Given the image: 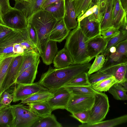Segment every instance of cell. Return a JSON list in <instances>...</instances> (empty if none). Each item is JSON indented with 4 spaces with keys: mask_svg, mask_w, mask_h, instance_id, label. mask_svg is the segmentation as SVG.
<instances>
[{
    "mask_svg": "<svg viewBox=\"0 0 127 127\" xmlns=\"http://www.w3.org/2000/svg\"><path fill=\"white\" fill-rule=\"evenodd\" d=\"M91 65L89 63L83 64H73L61 68L50 66L47 71L42 74L38 83L53 93L66 85L77 75L87 72Z\"/></svg>",
    "mask_w": 127,
    "mask_h": 127,
    "instance_id": "cell-1",
    "label": "cell"
},
{
    "mask_svg": "<svg viewBox=\"0 0 127 127\" xmlns=\"http://www.w3.org/2000/svg\"><path fill=\"white\" fill-rule=\"evenodd\" d=\"M58 21L50 12L43 9L37 11L27 19L28 23L33 27L36 31L37 50L40 57L49 40L51 31Z\"/></svg>",
    "mask_w": 127,
    "mask_h": 127,
    "instance_id": "cell-2",
    "label": "cell"
},
{
    "mask_svg": "<svg viewBox=\"0 0 127 127\" xmlns=\"http://www.w3.org/2000/svg\"><path fill=\"white\" fill-rule=\"evenodd\" d=\"M82 31L79 24L70 31L66 38L64 48L68 51L74 64H83L90 62L91 60L87 49L88 40Z\"/></svg>",
    "mask_w": 127,
    "mask_h": 127,
    "instance_id": "cell-3",
    "label": "cell"
},
{
    "mask_svg": "<svg viewBox=\"0 0 127 127\" xmlns=\"http://www.w3.org/2000/svg\"><path fill=\"white\" fill-rule=\"evenodd\" d=\"M13 116V127H32L41 117L23 104L11 105Z\"/></svg>",
    "mask_w": 127,
    "mask_h": 127,
    "instance_id": "cell-4",
    "label": "cell"
},
{
    "mask_svg": "<svg viewBox=\"0 0 127 127\" xmlns=\"http://www.w3.org/2000/svg\"><path fill=\"white\" fill-rule=\"evenodd\" d=\"M94 104L89 110V118L87 123L93 124L102 121L105 117L110 107L107 95L101 92L94 95Z\"/></svg>",
    "mask_w": 127,
    "mask_h": 127,
    "instance_id": "cell-5",
    "label": "cell"
},
{
    "mask_svg": "<svg viewBox=\"0 0 127 127\" xmlns=\"http://www.w3.org/2000/svg\"><path fill=\"white\" fill-rule=\"evenodd\" d=\"M28 39L26 29L23 30H15L0 39V60L10 57H15L13 48L16 43Z\"/></svg>",
    "mask_w": 127,
    "mask_h": 127,
    "instance_id": "cell-6",
    "label": "cell"
},
{
    "mask_svg": "<svg viewBox=\"0 0 127 127\" xmlns=\"http://www.w3.org/2000/svg\"><path fill=\"white\" fill-rule=\"evenodd\" d=\"M94 99V95L71 94L65 109L71 113L89 110Z\"/></svg>",
    "mask_w": 127,
    "mask_h": 127,
    "instance_id": "cell-7",
    "label": "cell"
},
{
    "mask_svg": "<svg viewBox=\"0 0 127 127\" xmlns=\"http://www.w3.org/2000/svg\"><path fill=\"white\" fill-rule=\"evenodd\" d=\"M2 19L5 25L14 30H23L27 27V19L23 12L14 7L3 15Z\"/></svg>",
    "mask_w": 127,
    "mask_h": 127,
    "instance_id": "cell-8",
    "label": "cell"
},
{
    "mask_svg": "<svg viewBox=\"0 0 127 127\" xmlns=\"http://www.w3.org/2000/svg\"><path fill=\"white\" fill-rule=\"evenodd\" d=\"M17 85L12 93L13 102L21 100L38 92L48 90L38 82L29 85Z\"/></svg>",
    "mask_w": 127,
    "mask_h": 127,
    "instance_id": "cell-9",
    "label": "cell"
},
{
    "mask_svg": "<svg viewBox=\"0 0 127 127\" xmlns=\"http://www.w3.org/2000/svg\"><path fill=\"white\" fill-rule=\"evenodd\" d=\"M23 55L17 56L14 58L2 84L3 92L7 91L15 83L22 64Z\"/></svg>",
    "mask_w": 127,
    "mask_h": 127,
    "instance_id": "cell-10",
    "label": "cell"
},
{
    "mask_svg": "<svg viewBox=\"0 0 127 127\" xmlns=\"http://www.w3.org/2000/svg\"><path fill=\"white\" fill-rule=\"evenodd\" d=\"M54 95L47 101L52 111L58 109H65L71 95V93L63 87L53 92Z\"/></svg>",
    "mask_w": 127,
    "mask_h": 127,
    "instance_id": "cell-11",
    "label": "cell"
},
{
    "mask_svg": "<svg viewBox=\"0 0 127 127\" xmlns=\"http://www.w3.org/2000/svg\"><path fill=\"white\" fill-rule=\"evenodd\" d=\"M127 12L124 9L120 0H113L112 18L113 27L127 30Z\"/></svg>",
    "mask_w": 127,
    "mask_h": 127,
    "instance_id": "cell-12",
    "label": "cell"
},
{
    "mask_svg": "<svg viewBox=\"0 0 127 127\" xmlns=\"http://www.w3.org/2000/svg\"><path fill=\"white\" fill-rule=\"evenodd\" d=\"M78 24L82 32L88 40L101 35L99 22L90 21L87 17L78 22Z\"/></svg>",
    "mask_w": 127,
    "mask_h": 127,
    "instance_id": "cell-13",
    "label": "cell"
},
{
    "mask_svg": "<svg viewBox=\"0 0 127 127\" xmlns=\"http://www.w3.org/2000/svg\"><path fill=\"white\" fill-rule=\"evenodd\" d=\"M107 42L101 35L88 41L87 50L91 60L103 52L106 47Z\"/></svg>",
    "mask_w": 127,
    "mask_h": 127,
    "instance_id": "cell-14",
    "label": "cell"
},
{
    "mask_svg": "<svg viewBox=\"0 0 127 127\" xmlns=\"http://www.w3.org/2000/svg\"><path fill=\"white\" fill-rule=\"evenodd\" d=\"M64 13L63 18L65 25L70 31L78 26L76 13L72 0H65Z\"/></svg>",
    "mask_w": 127,
    "mask_h": 127,
    "instance_id": "cell-15",
    "label": "cell"
},
{
    "mask_svg": "<svg viewBox=\"0 0 127 127\" xmlns=\"http://www.w3.org/2000/svg\"><path fill=\"white\" fill-rule=\"evenodd\" d=\"M39 62L40 59L31 66L23 72L17 78L15 83L26 85L33 83L37 73Z\"/></svg>",
    "mask_w": 127,
    "mask_h": 127,
    "instance_id": "cell-16",
    "label": "cell"
},
{
    "mask_svg": "<svg viewBox=\"0 0 127 127\" xmlns=\"http://www.w3.org/2000/svg\"><path fill=\"white\" fill-rule=\"evenodd\" d=\"M70 31L66 27L63 19L58 21L52 29L49 40L60 42L66 38Z\"/></svg>",
    "mask_w": 127,
    "mask_h": 127,
    "instance_id": "cell-17",
    "label": "cell"
},
{
    "mask_svg": "<svg viewBox=\"0 0 127 127\" xmlns=\"http://www.w3.org/2000/svg\"><path fill=\"white\" fill-rule=\"evenodd\" d=\"M53 62L54 66L56 68L65 67L74 64L70 53L64 48L57 52Z\"/></svg>",
    "mask_w": 127,
    "mask_h": 127,
    "instance_id": "cell-18",
    "label": "cell"
},
{
    "mask_svg": "<svg viewBox=\"0 0 127 127\" xmlns=\"http://www.w3.org/2000/svg\"><path fill=\"white\" fill-rule=\"evenodd\" d=\"M102 67L99 71L104 70L114 66L127 63V56L117 52L108 53Z\"/></svg>",
    "mask_w": 127,
    "mask_h": 127,
    "instance_id": "cell-19",
    "label": "cell"
},
{
    "mask_svg": "<svg viewBox=\"0 0 127 127\" xmlns=\"http://www.w3.org/2000/svg\"><path fill=\"white\" fill-rule=\"evenodd\" d=\"M26 104L31 111L40 117L51 114L52 111L47 101L31 102Z\"/></svg>",
    "mask_w": 127,
    "mask_h": 127,
    "instance_id": "cell-20",
    "label": "cell"
},
{
    "mask_svg": "<svg viewBox=\"0 0 127 127\" xmlns=\"http://www.w3.org/2000/svg\"><path fill=\"white\" fill-rule=\"evenodd\" d=\"M57 42L49 40L46 45L44 51L41 56L43 63L47 65L50 64L57 52Z\"/></svg>",
    "mask_w": 127,
    "mask_h": 127,
    "instance_id": "cell-21",
    "label": "cell"
},
{
    "mask_svg": "<svg viewBox=\"0 0 127 127\" xmlns=\"http://www.w3.org/2000/svg\"><path fill=\"white\" fill-rule=\"evenodd\" d=\"M127 115H125L113 119L93 124H82L79 127H112L127 122Z\"/></svg>",
    "mask_w": 127,
    "mask_h": 127,
    "instance_id": "cell-22",
    "label": "cell"
},
{
    "mask_svg": "<svg viewBox=\"0 0 127 127\" xmlns=\"http://www.w3.org/2000/svg\"><path fill=\"white\" fill-rule=\"evenodd\" d=\"M127 70L126 63L114 66L104 70L114 77L118 82L120 83L127 80Z\"/></svg>",
    "mask_w": 127,
    "mask_h": 127,
    "instance_id": "cell-23",
    "label": "cell"
},
{
    "mask_svg": "<svg viewBox=\"0 0 127 127\" xmlns=\"http://www.w3.org/2000/svg\"><path fill=\"white\" fill-rule=\"evenodd\" d=\"M113 0H108L102 19L100 23L101 31L113 27L112 16Z\"/></svg>",
    "mask_w": 127,
    "mask_h": 127,
    "instance_id": "cell-24",
    "label": "cell"
},
{
    "mask_svg": "<svg viewBox=\"0 0 127 127\" xmlns=\"http://www.w3.org/2000/svg\"><path fill=\"white\" fill-rule=\"evenodd\" d=\"M40 57L39 53L34 51H30L23 54L18 76L24 71L36 63L40 59Z\"/></svg>",
    "mask_w": 127,
    "mask_h": 127,
    "instance_id": "cell-25",
    "label": "cell"
},
{
    "mask_svg": "<svg viewBox=\"0 0 127 127\" xmlns=\"http://www.w3.org/2000/svg\"><path fill=\"white\" fill-rule=\"evenodd\" d=\"M64 0H60L51 4L44 8L50 12L58 21L63 18L64 13Z\"/></svg>",
    "mask_w": 127,
    "mask_h": 127,
    "instance_id": "cell-26",
    "label": "cell"
},
{
    "mask_svg": "<svg viewBox=\"0 0 127 127\" xmlns=\"http://www.w3.org/2000/svg\"><path fill=\"white\" fill-rule=\"evenodd\" d=\"M62 124L58 122L55 115L50 114L41 117L32 127H62Z\"/></svg>",
    "mask_w": 127,
    "mask_h": 127,
    "instance_id": "cell-27",
    "label": "cell"
},
{
    "mask_svg": "<svg viewBox=\"0 0 127 127\" xmlns=\"http://www.w3.org/2000/svg\"><path fill=\"white\" fill-rule=\"evenodd\" d=\"M11 105L0 111V127H13V116Z\"/></svg>",
    "mask_w": 127,
    "mask_h": 127,
    "instance_id": "cell-28",
    "label": "cell"
},
{
    "mask_svg": "<svg viewBox=\"0 0 127 127\" xmlns=\"http://www.w3.org/2000/svg\"><path fill=\"white\" fill-rule=\"evenodd\" d=\"M54 95L53 93L49 90L40 91L21 100L20 103L24 104L31 102L47 101Z\"/></svg>",
    "mask_w": 127,
    "mask_h": 127,
    "instance_id": "cell-29",
    "label": "cell"
},
{
    "mask_svg": "<svg viewBox=\"0 0 127 127\" xmlns=\"http://www.w3.org/2000/svg\"><path fill=\"white\" fill-rule=\"evenodd\" d=\"M75 9L76 17L79 18L94 5L92 0H72Z\"/></svg>",
    "mask_w": 127,
    "mask_h": 127,
    "instance_id": "cell-30",
    "label": "cell"
},
{
    "mask_svg": "<svg viewBox=\"0 0 127 127\" xmlns=\"http://www.w3.org/2000/svg\"><path fill=\"white\" fill-rule=\"evenodd\" d=\"M118 82L114 76H112L99 81L91 85V86L97 92H106L115 83Z\"/></svg>",
    "mask_w": 127,
    "mask_h": 127,
    "instance_id": "cell-31",
    "label": "cell"
},
{
    "mask_svg": "<svg viewBox=\"0 0 127 127\" xmlns=\"http://www.w3.org/2000/svg\"><path fill=\"white\" fill-rule=\"evenodd\" d=\"M119 30L120 32L118 35L110 38L107 41L106 47L101 53L105 57L111 47L115 46L119 43L127 39V30L121 29Z\"/></svg>",
    "mask_w": 127,
    "mask_h": 127,
    "instance_id": "cell-32",
    "label": "cell"
},
{
    "mask_svg": "<svg viewBox=\"0 0 127 127\" xmlns=\"http://www.w3.org/2000/svg\"><path fill=\"white\" fill-rule=\"evenodd\" d=\"M117 100H127V90L125 89L119 82H117L110 88L108 91Z\"/></svg>",
    "mask_w": 127,
    "mask_h": 127,
    "instance_id": "cell-33",
    "label": "cell"
},
{
    "mask_svg": "<svg viewBox=\"0 0 127 127\" xmlns=\"http://www.w3.org/2000/svg\"><path fill=\"white\" fill-rule=\"evenodd\" d=\"M71 93L75 95H94L97 92L91 86H71L65 85L63 86Z\"/></svg>",
    "mask_w": 127,
    "mask_h": 127,
    "instance_id": "cell-34",
    "label": "cell"
},
{
    "mask_svg": "<svg viewBox=\"0 0 127 127\" xmlns=\"http://www.w3.org/2000/svg\"><path fill=\"white\" fill-rule=\"evenodd\" d=\"M71 86H91L87 72H84L75 76L66 85Z\"/></svg>",
    "mask_w": 127,
    "mask_h": 127,
    "instance_id": "cell-35",
    "label": "cell"
},
{
    "mask_svg": "<svg viewBox=\"0 0 127 127\" xmlns=\"http://www.w3.org/2000/svg\"><path fill=\"white\" fill-rule=\"evenodd\" d=\"M14 57H9L0 60V81L2 82L3 81Z\"/></svg>",
    "mask_w": 127,
    "mask_h": 127,
    "instance_id": "cell-36",
    "label": "cell"
},
{
    "mask_svg": "<svg viewBox=\"0 0 127 127\" xmlns=\"http://www.w3.org/2000/svg\"><path fill=\"white\" fill-rule=\"evenodd\" d=\"M105 57L101 54L95 57L93 64L91 65L88 72V74H90L96 72L102 67L105 61Z\"/></svg>",
    "mask_w": 127,
    "mask_h": 127,
    "instance_id": "cell-37",
    "label": "cell"
},
{
    "mask_svg": "<svg viewBox=\"0 0 127 127\" xmlns=\"http://www.w3.org/2000/svg\"><path fill=\"white\" fill-rule=\"evenodd\" d=\"M88 74L91 85L103 79L113 76L106 70L98 71L94 74Z\"/></svg>",
    "mask_w": 127,
    "mask_h": 127,
    "instance_id": "cell-38",
    "label": "cell"
},
{
    "mask_svg": "<svg viewBox=\"0 0 127 127\" xmlns=\"http://www.w3.org/2000/svg\"><path fill=\"white\" fill-rule=\"evenodd\" d=\"M26 31L28 40L37 50V38L34 29L30 24L28 23Z\"/></svg>",
    "mask_w": 127,
    "mask_h": 127,
    "instance_id": "cell-39",
    "label": "cell"
},
{
    "mask_svg": "<svg viewBox=\"0 0 127 127\" xmlns=\"http://www.w3.org/2000/svg\"><path fill=\"white\" fill-rule=\"evenodd\" d=\"M12 8L10 5L9 0H0V24L5 25L2 17L4 14Z\"/></svg>",
    "mask_w": 127,
    "mask_h": 127,
    "instance_id": "cell-40",
    "label": "cell"
},
{
    "mask_svg": "<svg viewBox=\"0 0 127 127\" xmlns=\"http://www.w3.org/2000/svg\"><path fill=\"white\" fill-rule=\"evenodd\" d=\"M120 31L113 27L102 31H101L100 34L102 37L107 41L110 38L118 35Z\"/></svg>",
    "mask_w": 127,
    "mask_h": 127,
    "instance_id": "cell-41",
    "label": "cell"
},
{
    "mask_svg": "<svg viewBox=\"0 0 127 127\" xmlns=\"http://www.w3.org/2000/svg\"><path fill=\"white\" fill-rule=\"evenodd\" d=\"M71 116L76 119L82 124L88 123L89 118V110L71 113Z\"/></svg>",
    "mask_w": 127,
    "mask_h": 127,
    "instance_id": "cell-42",
    "label": "cell"
},
{
    "mask_svg": "<svg viewBox=\"0 0 127 127\" xmlns=\"http://www.w3.org/2000/svg\"><path fill=\"white\" fill-rule=\"evenodd\" d=\"M1 103L5 106L10 105V103L13 99L12 95L10 94L6 91L3 92L1 96Z\"/></svg>",
    "mask_w": 127,
    "mask_h": 127,
    "instance_id": "cell-43",
    "label": "cell"
},
{
    "mask_svg": "<svg viewBox=\"0 0 127 127\" xmlns=\"http://www.w3.org/2000/svg\"><path fill=\"white\" fill-rule=\"evenodd\" d=\"M115 46L116 52L127 56V39L119 43Z\"/></svg>",
    "mask_w": 127,
    "mask_h": 127,
    "instance_id": "cell-44",
    "label": "cell"
},
{
    "mask_svg": "<svg viewBox=\"0 0 127 127\" xmlns=\"http://www.w3.org/2000/svg\"><path fill=\"white\" fill-rule=\"evenodd\" d=\"M108 0H92V2L94 5L99 6V11L100 13L103 16L106 5Z\"/></svg>",
    "mask_w": 127,
    "mask_h": 127,
    "instance_id": "cell-45",
    "label": "cell"
},
{
    "mask_svg": "<svg viewBox=\"0 0 127 127\" xmlns=\"http://www.w3.org/2000/svg\"><path fill=\"white\" fill-rule=\"evenodd\" d=\"M15 30L5 25L0 24V39Z\"/></svg>",
    "mask_w": 127,
    "mask_h": 127,
    "instance_id": "cell-46",
    "label": "cell"
},
{
    "mask_svg": "<svg viewBox=\"0 0 127 127\" xmlns=\"http://www.w3.org/2000/svg\"><path fill=\"white\" fill-rule=\"evenodd\" d=\"M97 7V5H95L89 9L79 18L77 19V22L80 21L85 18L88 17L92 14L95 11Z\"/></svg>",
    "mask_w": 127,
    "mask_h": 127,
    "instance_id": "cell-47",
    "label": "cell"
},
{
    "mask_svg": "<svg viewBox=\"0 0 127 127\" xmlns=\"http://www.w3.org/2000/svg\"><path fill=\"white\" fill-rule=\"evenodd\" d=\"M60 0H46L43 3L41 9H44L48 5L55 3Z\"/></svg>",
    "mask_w": 127,
    "mask_h": 127,
    "instance_id": "cell-48",
    "label": "cell"
},
{
    "mask_svg": "<svg viewBox=\"0 0 127 127\" xmlns=\"http://www.w3.org/2000/svg\"><path fill=\"white\" fill-rule=\"evenodd\" d=\"M120 1L123 8L127 12V0H120Z\"/></svg>",
    "mask_w": 127,
    "mask_h": 127,
    "instance_id": "cell-49",
    "label": "cell"
},
{
    "mask_svg": "<svg viewBox=\"0 0 127 127\" xmlns=\"http://www.w3.org/2000/svg\"><path fill=\"white\" fill-rule=\"evenodd\" d=\"M127 80L125 81L120 83H119L121 85L123 86L125 89L127 90Z\"/></svg>",
    "mask_w": 127,
    "mask_h": 127,
    "instance_id": "cell-50",
    "label": "cell"
},
{
    "mask_svg": "<svg viewBox=\"0 0 127 127\" xmlns=\"http://www.w3.org/2000/svg\"><path fill=\"white\" fill-rule=\"evenodd\" d=\"M2 83V81H0V98L1 97V95L3 92L1 87Z\"/></svg>",
    "mask_w": 127,
    "mask_h": 127,
    "instance_id": "cell-51",
    "label": "cell"
},
{
    "mask_svg": "<svg viewBox=\"0 0 127 127\" xmlns=\"http://www.w3.org/2000/svg\"><path fill=\"white\" fill-rule=\"evenodd\" d=\"M6 106L3 104L1 101L0 99V111L3 109Z\"/></svg>",
    "mask_w": 127,
    "mask_h": 127,
    "instance_id": "cell-52",
    "label": "cell"
},
{
    "mask_svg": "<svg viewBox=\"0 0 127 127\" xmlns=\"http://www.w3.org/2000/svg\"><path fill=\"white\" fill-rule=\"evenodd\" d=\"M15 1V3L21 2L24 1H27L28 0H14Z\"/></svg>",
    "mask_w": 127,
    "mask_h": 127,
    "instance_id": "cell-53",
    "label": "cell"
},
{
    "mask_svg": "<svg viewBox=\"0 0 127 127\" xmlns=\"http://www.w3.org/2000/svg\"><path fill=\"white\" fill-rule=\"evenodd\" d=\"M44 0V1H45L46 0Z\"/></svg>",
    "mask_w": 127,
    "mask_h": 127,
    "instance_id": "cell-54",
    "label": "cell"
},
{
    "mask_svg": "<svg viewBox=\"0 0 127 127\" xmlns=\"http://www.w3.org/2000/svg\"></svg>",
    "mask_w": 127,
    "mask_h": 127,
    "instance_id": "cell-55",
    "label": "cell"
}]
</instances>
